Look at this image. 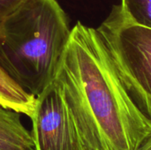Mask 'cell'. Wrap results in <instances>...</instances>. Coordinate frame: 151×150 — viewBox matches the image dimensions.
<instances>
[{
    "instance_id": "1",
    "label": "cell",
    "mask_w": 151,
    "mask_h": 150,
    "mask_svg": "<svg viewBox=\"0 0 151 150\" xmlns=\"http://www.w3.org/2000/svg\"><path fill=\"white\" fill-rule=\"evenodd\" d=\"M54 80L88 150H137L150 135L96 28L74 25Z\"/></svg>"
},
{
    "instance_id": "2",
    "label": "cell",
    "mask_w": 151,
    "mask_h": 150,
    "mask_svg": "<svg viewBox=\"0 0 151 150\" xmlns=\"http://www.w3.org/2000/svg\"><path fill=\"white\" fill-rule=\"evenodd\" d=\"M71 32L57 0H23L0 25V67L38 96L54 81Z\"/></svg>"
},
{
    "instance_id": "3",
    "label": "cell",
    "mask_w": 151,
    "mask_h": 150,
    "mask_svg": "<svg viewBox=\"0 0 151 150\" xmlns=\"http://www.w3.org/2000/svg\"><path fill=\"white\" fill-rule=\"evenodd\" d=\"M96 29L125 88L151 120V29L128 20L119 5Z\"/></svg>"
},
{
    "instance_id": "4",
    "label": "cell",
    "mask_w": 151,
    "mask_h": 150,
    "mask_svg": "<svg viewBox=\"0 0 151 150\" xmlns=\"http://www.w3.org/2000/svg\"><path fill=\"white\" fill-rule=\"evenodd\" d=\"M30 119L35 150H88L55 80L36 96Z\"/></svg>"
},
{
    "instance_id": "5",
    "label": "cell",
    "mask_w": 151,
    "mask_h": 150,
    "mask_svg": "<svg viewBox=\"0 0 151 150\" xmlns=\"http://www.w3.org/2000/svg\"><path fill=\"white\" fill-rule=\"evenodd\" d=\"M0 150H35L20 113L0 105Z\"/></svg>"
},
{
    "instance_id": "6",
    "label": "cell",
    "mask_w": 151,
    "mask_h": 150,
    "mask_svg": "<svg viewBox=\"0 0 151 150\" xmlns=\"http://www.w3.org/2000/svg\"><path fill=\"white\" fill-rule=\"evenodd\" d=\"M36 96L25 90L0 67V105L32 118Z\"/></svg>"
},
{
    "instance_id": "7",
    "label": "cell",
    "mask_w": 151,
    "mask_h": 150,
    "mask_svg": "<svg viewBox=\"0 0 151 150\" xmlns=\"http://www.w3.org/2000/svg\"><path fill=\"white\" fill-rule=\"evenodd\" d=\"M119 6L128 20L151 29V0H121Z\"/></svg>"
},
{
    "instance_id": "8",
    "label": "cell",
    "mask_w": 151,
    "mask_h": 150,
    "mask_svg": "<svg viewBox=\"0 0 151 150\" xmlns=\"http://www.w3.org/2000/svg\"><path fill=\"white\" fill-rule=\"evenodd\" d=\"M23 0H0V25L4 19L12 13Z\"/></svg>"
},
{
    "instance_id": "9",
    "label": "cell",
    "mask_w": 151,
    "mask_h": 150,
    "mask_svg": "<svg viewBox=\"0 0 151 150\" xmlns=\"http://www.w3.org/2000/svg\"><path fill=\"white\" fill-rule=\"evenodd\" d=\"M137 150H151V133Z\"/></svg>"
}]
</instances>
